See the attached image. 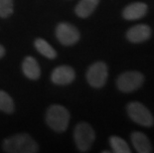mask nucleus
<instances>
[{"label": "nucleus", "mask_w": 154, "mask_h": 153, "mask_svg": "<svg viewBox=\"0 0 154 153\" xmlns=\"http://www.w3.org/2000/svg\"><path fill=\"white\" fill-rule=\"evenodd\" d=\"M34 45L39 53L42 54L45 57H47L48 59L53 60L57 57V53H56L55 49L52 47L47 41H45L44 39H42V38L36 39Z\"/></svg>", "instance_id": "14"}, {"label": "nucleus", "mask_w": 154, "mask_h": 153, "mask_svg": "<svg viewBox=\"0 0 154 153\" xmlns=\"http://www.w3.org/2000/svg\"><path fill=\"white\" fill-rule=\"evenodd\" d=\"M151 36V29L148 25L139 24L133 26L127 31L126 38L131 43H141L148 40Z\"/></svg>", "instance_id": "9"}, {"label": "nucleus", "mask_w": 154, "mask_h": 153, "mask_svg": "<svg viewBox=\"0 0 154 153\" xmlns=\"http://www.w3.org/2000/svg\"><path fill=\"white\" fill-rule=\"evenodd\" d=\"M76 78V73L73 68L69 66H60L52 72L51 80L52 82L59 86H66L74 82Z\"/></svg>", "instance_id": "8"}, {"label": "nucleus", "mask_w": 154, "mask_h": 153, "mask_svg": "<svg viewBox=\"0 0 154 153\" xmlns=\"http://www.w3.org/2000/svg\"><path fill=\"white\" fill-rule=\"evenodd\" d=\"M13 13V0H0V17L7 18Z\"/></svg>", "instance_id": "17"}, {"label": "nucleus", "mask_w": 154, "mask_h": 153, "mask_svg": "<svg viewBox=\"0 0 154 153\" xmlns=\"http://www.w3.org/2000/svg\"><path fill=\"white\" fill-rule=\"evenodd\" d=\"M74 137L79 150L81 152H87L93 145L96 139V134L94 130L88 123L81 122L75 128Z\"/></svg>", "instance_id": "3"}, {"label": "nucleus", "mask_w": 154, "mask_h": 153, "mask_svg": "<svg viewBox=\"0 0 154 153\" xmlns=\"http://www.w3.org/2000/svg\"><path fill=\"white\" fill-rule=\"evenodd\" d=\"M5 54V49L2 45H0V58H2Z\"/></svg>", "instance_id": "18"}, {"label": "nucleus", "mask_w": 154, "mask_h": 153, "mask_svg": "<svg viewBox=\"0 0 154 153\" xmlns=\"http://www.w3.org/2000/svg\"><path fill=\"white\" fill-rule=\"evenodd\" d=\"M22 70L25 76L30 80H37L41 76V70L38 62L31 56L26 57L23 61Z\"/></svg>", "instance_id": "11"}, {"label": "nucleus", "mask_w": 154, "mask_h": 153, "mask_svg": "<svg viewBox=\"0 0 154 153\" xmlns=\"http://www.w3.org/2000/svg\"><path fill=\"white\" fill-rule=\"evenodd\" d=\"M144 76L137 71H128L121 74L116 80V86L122 93H131L142 86Z\"/></svg>", "instance_id": "5"}, {"label": "nucleus", "mask_w": 154, "mask_h": 153, "mask_svg": "<svg viewBox=\"0 0 154 153\" xmlns=\"http://www.w3.org/2000/svg\"><path fill=\"white\" fill-rule=\"evenodd\" d=\"M131 142L135 150L139 153H150L152 152V146L150 144L149 139L142 132H132Z\"/></svg>", "instance_id": "12"}, {"label": "nucleus", "mask_w": 154, "mask_h": 153, "mask_svg": "<svg viewBox=\"0 0 154 153\" xmlns=\"http://www.w3.org/2000/svg\"><path fill=\"white\" fill-rule=\"evenodd\" d=\"M127 113L134 122L150 127L154 124V118L150 110L139 102H132L127 106Z\"/></svg>", "instance_id": "4"}, {"label": "nucleus", "mask_w": 154, "mask_h": 153, "mask_svg": "<svg viewBox=\"0 0 154 153\" xmlns=\"http://www.w3.org/2000/svg\"><path fill=\"white\" fill-rule=\"evenodd\" d=\"M56 36L64 46H72L80 40V32L78 29L67 22H62L56 28Z\"/></svg>", "instance_id": "7"}, {"label": "nucleus", "mask_w": 154, "mask_h": 153, "mask_svg": "<svg viewBox=\"0 0 154 153\" xmlns=\"http://www.w3.org/2000/svg\"><path fill=\"white\" fill-rule=\"evenodd\" d=\"M46 121L56 132L65 131L70 122V112L66 107L60 105L51 106L46 113Z\"/></svg>", "instance_id": "2"}, {"label": "nucleus", "mask_w": 154, "mask_h": 153, "mask_svg": "<svg viewBox=\"0 0 154 153\" xmlns=\"http://www.w3.org/2000/svg\"><path fill=\"white\" fill-rule=\"evenodd\" d=\"M109 71L103 62H96L88 68L87 72V81L93 87H103L106 83Z\"/></svg>", "instance_id": "6"}, {"label": "nucleus", "mask_w": 154, "mask_h": 153, "mask_svg": "<svg viewBox=\"0 0 154 153\" xmlns=\"http://www.w3.org/2000/svg\"><path fill=\"white\" fill-rule=\"evenodd\" d=\"M110 146L112 148L113 152L116 153H130V150L128 144L124 139L119 137V136H111L109 138Z\"/></svg>", "instance_id": "15"}, {"label": "nucleus", "mask_w": 154, "mask_h": 153, "mask_svg": "<svg viewBox=\"0 0 154 153\" xmlns=\"http://www.w3.org/2000/svg\"><path fill=\"white\" fill-rule=\"evenodd\" d=\"M3 150L8 153H36L39 151V146L27 133H19L5 139Z\"/></svg>", "instance_id": "1"}, {"label": "nucleus", "mask_w": 154, "mask_h": 153, "mask_svg": "<svg viewBox=\"0 0 154 153\" xmlns=\"http://www.w3.org/2000/svg\"><path fill=\"white\" fill-rule=\"evenodd\" d=\"M0 110L6 113H12L14 112L13 99L7 93L3 90H0Z\"/></svg>", "instance_id": "16"}, {"label": "nucleus", "mask_w": 154, "mask_h": 153, "mask_svg": "<svg viewBox=\"0 0 154 153\" xmlns=\"http://www.w3.org/2000/svg\"><path fill=\"white\" fill-rule=\"evenodd\" d=\"M100 0H81L76 6V14L81 18H87L96 10Z\"/></svg>", "instance_id": "13"}, {"label": "nucleus", "mask_w": 154, "mask_h": 153, "mask_svg": "<svg viewBox=\"0 0 154 153\" xmlns=\"http://www.w3.org/2000/svg\"><path fill=\"white\" fill-rule=\"evenodd\" d=\"M147 5L142 2H135L127 5L123 9L122 16L126 20H137L144 17L147 13Z\"/></svg>", "instance_id": "10"}]
</instances>
